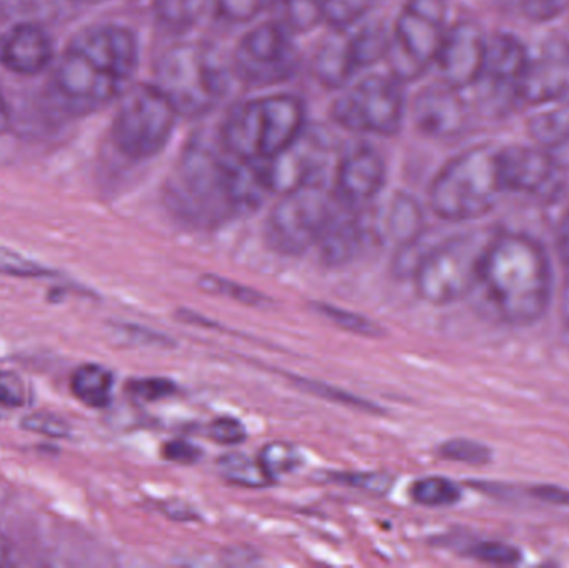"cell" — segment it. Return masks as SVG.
Segmentation results:
<instances>
[{
	"mask_svg": "<svg viewBox=\"0 0 569 568\" xmlns=\"http://www.w3.org/2000/svg\"><path fill=\"white\" fill-rule=\"evenodd\" d=\"M487 43V37L475 23L460 22L447 30L435 62L445 86L460 92L477 86L483 73Z\"/></svg>",
	"mask_w": 569,
	"mask_h": 568,
	"instance_id": "cell-16",
	"label": "cell"
},
{
	"mask_svg": "<svg viewBox=\"0 0 569 568\" xmlns=\"http://www.w3.org/2000/svg\"><path fill=\"white\" fill-rule=\"evenodd\" d=\"M295 386L300 387L301 390L313 393V396L323 397V399L333 400V402L341 403V406L358 407L361 410H375L377 407L367 400L351 397L350 393L341 392V390L333 389V387L325 386V383L315 382V380H305L293 377ZM377 412V410H375Z\"/></svg>",
	"mask_w": 569,
	"mask_h": 568,
	"instance_id": "cell-40",
	"label": "cell"
},
{
	"mask_svg": "<svg viewBox=\"0 0 569 568\" xmlns=\"http://www.w3.org/2000/svg\"><path fill=\"white\" fill-rule=\"evenodd\" d=\"M277 22H267L247 32L233 56L237 76L250 86H277L297 73L298 49Z\"/></svg>",
	"mask_w": 569,
	"mask_h": 568,
	"instance_id": "cell-12",
	"label": "cell"
},
{
	"mask_svg": "<svg viewBox=\"0 0 569 568\" xmlns=\"http://www.w3.org/2000/svg\"><path fill=\"white\" fill-rule=\"evenodd\" d=\"M127 392L137 402H157V400L172 397L177 392V386L172 380L152 377V379L130 380Z\"/></svg>",
	"mask_w": 569,
	"mask_h": 568,
	"instance_id": "cell-36",
	"label": "cell"
},
{
	"mask_svg": "<svg viewBox=\"0 0 569 568\" xmlns=\"http://www.w3.org/2000/svg\"><path fill=\"white\" fill-rule=\"evenodd\" d=\"M139 63L136 33L116 23L87 27L53 67L50 96L73 117L89 116L122 96Z\"/></svg>",
	"mask_w": 569,
	"mask_h": 568,
	"instance_id": "cell-2",
	"label": "cell"
},
{
	"mask_svg": "<svg viewBox=\"0 0 569 568\" xmlns=\"http://www.w3.org/2000/svg\"><path fill=\"white\" fill-rule=\"evenodd\" d=\"M0 409H3V407H2V406H0ZM0 417H2V412H0Z\"/></svg>",
	"mask_w": 569,
	"mask_h": 568,
	"instance_id": "cell-50",
	"label": "cell"
},
{
	"mask_svg": "<svg viewBox=\"0 0 569 568\" xmlns=\"http://www.w3.org/2000/svg\"><path fill=\"white\" fill-rule=\"evenodd\" d=\"M331 480L343 484V486L353 487V489L363 490L373 496H385L393 487L395 479L390 474L381 472H357V474H333Z\"/></svg>",
	"mask_w": 569,
	"mask_h": 568,
	"instance_id": "cell-33",
	"label": "cell"
},
{
	"mask_svg": "<svg viewBox=\"0 0 569 568\" xmlns=\"http://www.w3.org/2000/svg\"><path fill=\"white\" fill-rule=\"evenodd\" d=\"M20 426H22V429L29 430V432L52 437V439H67L72 434L67 420L46 412L30 413V416L23 417Z\"/></svg>",
	"mask_w": 569,
	"mask_h": 568,
	"instance_id": "cell-38",
	"label": "cell"
},
{
	"mask_svg": "<svg viewBox=\"0 0 569 568\" xmlns=\"http://www.w3.org/2000/svg\"><path fill=\"white\" fill-rule=\"evenodd\" d=\"M267 199L252 163L203 137L190 140L166 187L170 212L193 229H216Z\"/></svg>",
	"mask_w": 569,
	"mask_h": 568,
	"instance_id": "cell-1",
	"label": "cell"
},
{
	"mask_svg": "<svg viewBox=\"0 0 569 568\" xmlns=\"http://www.w3.org/2000/svg\"><path fill=\"white\" fill-rule=\"evenodd\" d=\"M518 99L530 106L569 102V40L553 37L528 57Z\"/></svg>",
	"mask_w": 569,
	"mask_h": 568,
	"instance_id": "cell-14",
	"label": "cell"
},
{
	"mask_svg": "<svg viewBox=\"0 0 569 568\" xmlns=\"http://www.w3.org/2000/svg\"><path fill=\"white\" fill-rule=\"evenodd\" d=\"M498 177L507 192L545 193L558 177V163L541 147L511 146L497 150Z\"/></svg>",
	"mask_w": 569,
	"mask_h": 568,
	"instance_id": "cell-17",
	"label": "cell"
},
{
	"mask_svg": "<svg viewBox=\"0 0 569 568\" xmlns=\"http://www.w3.org/2000/svg\"><path fill=\"white\" fill-rule=\"evenodd\" d=\"M331 140L327 130L305 127L303 132L267 162H259L260 177L270 196L284 193L308 182L325 180Z\"/></svg>",
	"mask_w": 569,
	"mask_h": 568,
	"instance_id": "cell-13",
	"label": "cell"
},
{
	"mask_svg": "<svg viewBox=\"0 0 569 568\" xmlns=\"http://www.w3.org/2000/svg\"><path fill=\"white\" fill-rule=\"evenodd\" d=\"M538 497L555 504H569V492L561 489H551V487H541L537 492Z\"/></svg>",
	"mask_w": 569,
	"mask_h": 568,
	"instance_id": "cell-45",
	"label": "cell"
},
{
	"mask_svg": "<svg viewBox=\"0 0 569 568\" xmlns=\"http://www.w3.org/2000/svg\"><path fill=\"white\" fill-rule=\"evenodd\" d=\"M270 3L272 0H216L217 13L232 23L250 22Z\"/></svg>",
	"mask_w": 569,
	"mask_h": 568,
	"instance_id": "cell-34",
	"label": "cell"
},
{
	"mask_svg": "<svg viewBox=\"0 0 569 568\" xmlns=\"http://www.w3.org/2000/svg\"><path fill=\"white\" fill-rule=\"evenodd\" d=\"M207 0H153V13L160 26L170 32H186L199 23Z\"/></svg>",
	"mask_w": 569,
	"mask_h": 568,
	"instance_id": "cell-27",
	"label": "cell"
},
{
	"mask_svg": "<svg viewBox=\"0 0 569 568\" xmlns=\"http://www.w3.org/2000/svg\"><path fill=\"white\" fill-rule=\"evenodd\" d=\"M493 237L488 232L463 233L421 257L415 269L418 296L433 306H448L467 297L480 283Z\"/></svg>",
	"mask_w": 569,
	"mask_h": 568,
	"instance_id": "cell-7",
	"label": "cell"
},
{
	"mask_svg": "<svg viewBox=\"0 0 569 568\" xmlns=\"http://www.w3.org/2000/svg\"><path fill=\"white\" fill-rule=\"evenodd\" d=\"M199 287L203 292L227 297V299L236 300V302L243 303V306L260 307L270 302L269 297L257 292L252 287L242 286V283L233 282V280L212 276V273L200 277Z\"/></svg>",
	"mask_w": 569,
	"mask_h": 568,
	"instance_id": "cell-29",
	"label": "cell"
},
{
	"mask_svg": "<svg viewBox=\"0 0 569 568\" xmlns=\"http://www.w3.org/2000/svg\"><path fill=\"white\" fill-rule=\"evenodd\" d=\"M415 502L427 507L453 506L461 499V490L457 484L443 477H427L411 487Z\"/></svg>",
	"mask_w": 569,
	"mask_h": 568,
	"instance_id": "cell-28",
	"label": "cell"
},
{
	"mask_svg": "<svg viewBox=\"0 0 569 568\" xmlns=\"http://www.w3.org/2000/svg\"><path fill=\"white\" fill-rule=\"evenodd\" d=\"M0 273L12 277H47L50 270L20 253L0 247Z\"/></svg>",
	"mask_w": 569,
	"mask_h": 568,
	"instance_id": "cell-39",
	"label": "cell"
},
{
	"mask_svg": "<svg viewBox=\"0 0 569 568\" xmlns=\"http://www.w3.org/2000/svg\"><path fill=\"white\" fill-rule=\"evenodd\" d=\"M370 213L373 232L398 247V250H408L418 242L423 232L425 219L420 203L408 196L397 192L377 210Z\"/></svg>",
	"mask_w": 569,
	"mask_h": 568,
	"instance_id": "cell-20",
	"label": "cell"
},
{
	"mask_svg": "<svg viewBox=\"0 0 569 568\" xmlns=\"http://www.w3.org/2000/svg\"><path fill=\"white\" fill-rule=\"evenodd\" d=\"M209 437L220 446H239L247 439V429L240 420L220 417L209 426Z\"/></svg>",
	"mask_w": 569,
	"mask_h": 568,
	"instance_id": "cell-41",
	"label": "cell"
},
{
	"mask_svg": "<svg viewBox=\"0 0 569 568\" xmlns=\"http://www.w3.org/2000/svg\"><path fill=\"white\" fill-rule=\"evenodd\" d=\"M445 33L443 0H408L395 22L385 56L393 77L411 82L423 76L437 62Z\"/></svg>",
	"mask_w": 569,
	"mask_h": 568,
	"instance_id": "cell-10",
	"label": "cell"
},
{
	"mask_svg": "<svg viewBox=\"0 0 569 568\" xmlns=\"http://www.w3.org/2000/svg\"><path fill=\"white\" fill-rule=\"evenodd\" d=\"M405 96L397 77H365L331 106L335 123L357 133L390 137L400 130Z\"/></svg>",
	"mask_w": 569,
	"mask_h": 568,
	"instance_id": "cell-11",
	"label": "cell"
},
{
	"mask_svg": "<svg viewBox=\"0 0 569 568\" xmlns=\"http://www.w3.org/2000/svg\"><path fill=\"white\" fill-rule=\"evenodd\" d=\"M220 476L233 486L246 489H266L273 480L260 464L259 457L252 459L246 454L232 452L219 459Z\"/></svg>",
	"mask_w": 569,
	"mask_h": 568,
	"instance_id": "cell-26",
	"label": "cell"
},
{
	"mask_svg": "<svg viewBox=\"0 0 569 568\" xmlns=\"http://www.w3.org/2000/svg\"><path fill=\"white\" fill-rule=\"evenodd\" d=\"M163 456L170 462L190 466V464L199 462L202 452H200L199 447L186 442V440H172V442L166 444V447H163Z\"/></svg>",
	"mask_w": 569,
	"mask_h": 568,
	"instance_id": "cell-43",
	"label": "cell"
},
{
	"mask_svg": "<svg viewBox=\"0 0 569 568\" xmlns=\"http://www.w3.org/2000/svg\"><path fill=\"white\" fill-rule=\"evenodd\" d=\"M305 127L303 102L290 93H279L233 107L219 140L230 156L242 162H267L287 149Z\"/></svg>",
	"mask_w": 569,
	"mask_h": 568,
	"instance_id": "cell-4",
	"label": "cell"
},
{
	"mask_svg": "<svg viewBox=\"0 0 569 568\" xmlns=\"http://www.w3.org/2000/svg\"><path fill=\"white\" fill-rule=\"evenodd\" d=\"M76 2H100V0H76Z\"/></svg>",
	"mask_w": 569,
	"mask_h": 568,
	"instance_id": "cell-48",
	"label": "cell"
},
{
	"mask_svg": "<svg viewBox=\"0 0 569 568\" xmlns=\"http://www.w3.org/2000/svg\"><path fill=\"white\" fill-rule=\"evenodd\" d=\"M2 557H3L2 546H0V564H2Z\"/></svg>",
	"mask_w": 569,
	"mask_h": 568,
	"instance_id": "cell-49",
	"label": "cell"
},
{
	"mask_svg": "<svg viewBox=\"0 0 569 568\" xmlns=\"http://www.w3.org/2000/svg\"><path fill=\"white\" fill-rule=\"evenodd\" d=\"M10 123H12L10 107L7 103L6 97H3L2 90H0V136L9 130Z\"/></svg>",
	"mask_w": 569,
	"mask_h": 568,
	"instance_id": "cell-46",
	"label": "cell"
},
{
	"mask_svg": "<svg viewBox=\"0 0 569 568\" xmlns=\"http://www.w3.org/2000/svg\"><path fill=\"white\" fill-rule=\"evenodd\" d=\"M528 57L530 53L517 37L497 33L493 39L488 40L483 73L478 83H487L488 89L495 93L508 90L517 96Z\"/></svg>",
	"mask_w": 569,
	"mask_h": 568,
	"instance_id": "cell-21",
	"label": "cell"
},
{
	"mask_svg": "<svg viewBox=\"0 0 569 568\" xmlns=\"http://www.w3.org/2000/svg\"><path fill=\"white\" fill-rule=\"evenodd\" d=\"M557 252L561 262L569 267V213L561 219L557 230Z\"/></svg>",
	"mask_w": 569,
	"mask_h": 568,
	"instance_id": "cell-44",
	"label": "cell"
},
{
	"mask_svg": "<svg viewBox=\"0 0 569 568\" xmlns=\"http://www.w3.org/2000/svg\"><path fill=\"white\" fill-rule=\"evenodd\" d=\"M70 390L83 406L106 409L112 402L113 373L107 367L87 363L72 373Z\"/></svg>",
	"mask_w": 569,
	"mask_h": 568,
	"instance_id": "cell-23",
	"label": "cell"
},
{
	"mask_svg": "<svg viewBox=\"0 0 569 568\" xmlns=\"http://www.w3.org/2000/svg\"><path fill=\"white\" fill-rule=\"evenodd\" d=\"M468 556L491 566H513L521 559L520 550L501 542H478L468 550Z\"/></svg>",
	"mask_w": 569,
	"mask_h": 568,
	"instance_id": "cell-37",
	"label": "cell"
},
{
	"mask_svg": "<svg viewBox=\"0 0 569 568\" xmlns=\"http://www.w3.org/2000/svg\"><path fill=\"white\" fill-rule=\"evenodd\" d=\"M53 60L50 33L36 22H19L0 33V66L19 76H37Z\"/></svg>",
	"mask_w": 569,
	"mask_h": 568,
	"instance_id": "cell-19",
	"label": "cell"
},
{
	"mask_svg": "<svg viewBox=\"0 0 569 568\" xmlns=\"http://www.w3.org/2000/svg\"><path fill=\"white\" fill-rule=\"evenodd\" d=\"M327 0H272L273 22L290 33H305L325 22Z\"/></svg>",
	"mask_w": 569,
	"mask_h": 568,
	"instance_id": "cell-25",
	"label": "cell"
},
{
	"mask_svg": "<svg viewBox=\"0 0 569 568\" xmlns=\"http://www.w3.org/2000/svg\"><path fill=\"white\" fill-rule=\"evenodd\" d=\"M156 86L169 97L179 116H206L226 96V70L212 47L179 43L160 57Z\"/></svg>",
	"mask_w": 569,
	"mask_h": 568,
	"instance_id": "cell-6",
	"label": "cell"
},
{
	"mask_svg": "<svg viewBox=\"0 0 569 568\" xmlns=\"http://www.w3.org/2000/svg\"><path fill=\"white\" fill-rule=\"evenodd\" d=\"M480 283L513 326L538 322L550 306V262L543 247L523 233H495Z\"/></svg>",
	"mask_w": 569,
	"mask_h": 568,
	"instance_id": "cell-3",
	"label": "cell"
},
{
	"mask_svg": "<svg viewBox=\"0 0 569 568\" xmlns=\"http://www.w3.org/2000/svg\"><path fill=\"white\" fill-rule=\"evenodd\" d=\"M259 460L273 482H276L277 477L293 472L301 464L297 447L288 442L267 444L260 452Z\"/></svg>",
	"mask_w": 569,
	"mask_h": 568,
	"instance_id": "cell-30",
	"label": "cell"
},
{
	"mask_svg": "<svg viewBox=\"0 0 569 568\" xmlns=\"http://www.w3.org/2000/svg\"><path fill=\"white\" fill-rule=\"evenodd\" d=\"M387 166L373 147H351L343 153L335 176L333 197L338 206L350 210H363L383 189Z\"/></svg>",
	"mask_w": 569,
	"mask_h": 568,
	"instance_id": "cell-15",
	"label": "cell"
},
{
	"mask_svg": "<svg viewBox=\"0 0 569 568\" xmlns=\"http://www.w3.org/2000/svg\"><path fill=\"white\" fill-rule=\"evenodd\" d=\"M413 117L418 129L433 139L461 136L470 122V112L460 90L451 89L443 82L421 90L415 100Z\"/></svg>",
	"mask_w": 569,
	"mask_h": 568,
	"instance_id": "cell-18",
	"label": "cell"
},
{
	"mask_svg": "<svg viewBox=\"0 0 569 568\" xmlns=\"http://www.w3.org/2000/svg\"><path fill=\"white\" fill-rule=\"evenodd\" d=\"M27 402V389L23 380L16 373L0 370V406L3 409L23 407Z\"/></svg>",
	"mask_w": 569,
	"mask_h": 568,
	"instance_id": "cell-42",
	"label": "cell"
},
{
	"mask_svg": "<svg viewBox=\"0 0 569 568\" xmlns=\"http://www.w3.org/2000/svg\"><path fill=\"white\" fill-rule=\"evenodd\" d=\"M335 207L337 200L333 192H328L325 180L288 190L267 219V243L280 256H301L317 246Z\"/></svg>",
	"mask_w": 569,
	"mask_h": 568,
	"instance_id": "cell-9",
	"label": "cell"
},
{
	"mask_svg": "<svg viewBox=\"0 0 569 568\" xmlns=\"http://www.w3.org/2000/svg\"><path fill=\"white\" fill-rule=\"evenodd\" d=\"M440 456L455 462L471 464V466H481L491 459V452L488 447L471 440H450L440 447Z\"/></svg>",
	"mask_w": 569,
	"mask_h": 568,
	"instance_id": "cell-35",
	"label": "cell"
},
{
	"mask_svg": "<svg viewBox=\"0 0 569 568\" xmlns=\"http://www.w3.org/2000/svg\"><path fill=\"white\" fill-rule=\"evenodd\" d=\"M313 72L323 86L331 89L343 87L360 72L351 47L350 30H335L333 36L323 40L315 53Z\"/></svg>",
	"mask_w": 569,
	"mask_h": 568,
	"instance_id": "cell-22",
	"label": "cell"
},
{
	"mask_svg": "<svg viewBox=\"0 0 569 568\" xmlns=\"http://www.w3.org/2000/svg\"><path fill=\"white\" fill-rule=\"evenodd\" d=\"M373 2L375 0H327L325 22L333 30L350 29L363 19Z\"/></svg>",
	"mask_w": 569,
	"mask_h": 568,
	"instance_id": "cell-32",
	"label": "cell"
},
{
	"mask_svg": "<svg viewBox=\"0 0 569 568\" xmlns=\"http://www.w3.org/2000/svg\"><path fill=\"white\" fill-rule=\"evenodd\" d=\"M501 192L497 150L473 147L437 173L430 187V206L440 219L467 222L491 212Z\"/></svg>",
	"mask_w": 569,
	"mask_h": 568,
	"instance_id": "cell-5",
	"label": "cell"
},
{
	"mask_svg": "<svg viewBox=\"0 0 569 568\" xmlns=\"http://www.w3.org/2000/svg\"><path fill=\"white\" fill-rule=\"evenodd\" d=\"M177 117L176 107L156 83L127 87L113 117V146L127 159H150L169 143Z\"/></svg>",
	"mask_w": 569,
	"mask_h": 568,
	"instance_id": "cell-8",
	"label": "cell"
},
{
	"mask_svg": "<svg viewBox=\"0 0 569 568\" xmlns=\"http://www.w3.org/2000/svg\"><path fill=\"white\" fill-rule=\"evenodd\" d=\"M565 307H567V319H569V292L567 299H565Z\"/></svg>",
	"mask_w": 569,
	"mask_h": 568,
	"instance_id": "cell-47",
	"label": "cell"
},
{
	"mask_svg": "<svg viewBox=\"0 0 569 568\" xmlns=\"http://www.w3.org/2000/svg\"><path fill=\"white\" fill-rule=\"evenodd\" d=\"M531 139L541 149H561L569 143V102L553 103L528 122Z\"/></svg>",
	"mask_w": 569,
	"mask_h": 568,
	"instance_id": "cell-24",
	"label": "cell"
},
{
	"mask_svg": "<svg viewBox=\"0 0 569 568\" xmlns=\"http://www.w3.org/2000/svg\"><path fill=\"white\" fill-rule=\"evenodd\" d=\"M315 310L320 312L321 316L327 317L328 320L347 330V332L355 333L361 337H380L381 327L375 323L368 317L360 316V313L350 312V310L340 309V307L330 306V303H317Z\"/></svg>",
	"mask_w": 569,
	"mask_h": 568,
	"instance_id": "cell-31",
	"label": "cell"
}]
</instances>
